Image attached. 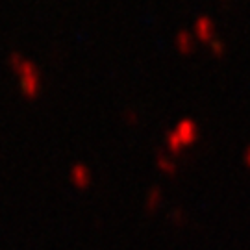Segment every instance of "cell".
Listing matches in <instances>:
<instances>
[{
  "label": "cell",
  "mask_w": 250,
  "mask_h": 250,
  "mask_svg": "<svg viewBox=\"0 0 250 250\" xmlns=\"http://www.w3.org/2000/svg\"><path fill=\"white\" fill-rule=\"evenodd\" d=\"M174 137L178 139V143H191L193 139H195V125L193 123H189V121H184L182 125L176 128V134Z\"/></svg>",
  "instance_id": "1"
},
{
  "label": "cell",
  "mask_w": 250,
  "mask_h": 250,
  "mask_svg": "<svg viewBox=\"0 0 250 250\" xmlns=\"http://www.w3.org/2000/svg\"><path fill=\"white\" fill-rule=\"evenodd\" d=\"M197 32L200 39H209L211 37V22L208 19H200L197 22Z\"/></svg>",
  "instance_id": "2"
},
{
  "label": "cell",
  "mask_w": 250,
  "mask_h": 250,
  "mask_svg": "<svg viewBox=\"0 0 250 250\" xmlns=\"http://www.w3.org/2000/svg\"><path fill=\"white\" fill-rule=\"evenodd\" d=\"M247 161H249V165H250V148H249V152H247Z\"/></svg>",
  "instance_id": "3"
}]
</instances>
